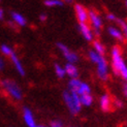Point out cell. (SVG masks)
<instances>
[{"label":"cell","mask_w":127,"mask_h":127,"mask_svg":"<svg viewBox=\"0 0 127 127\" xmlns=\"http://www.w3.org/2000/svg\"><path fill=\"white\" fill-rule=\"evenodd\" d=\"M10 59H11V62L14 63V65H15V67H16V69H17V71L20 73V75L24 77V75H25V68L23 67L21 61L19 60L18 56H17L15 53H12V54L10 55Z\"/></svg>","instance_id":"cell-10"},{"label":"cell","mask_w":127,"mask_h":127,"mask_svg":"<svg viewBox=\"0 0 127 127\" xmlns=\"http://www.w3.org/2000/svg\"><path fill=\"white\" fill-rule=\"evenodd\" d=\"M117 23L121 26V29H122V33H123V35L127 38V24L124 22V21H122V20H118L117 19Z\"/></svg>","instance_id":"cell-23"},{"label":"cell","mask_w":127,"mask_h":127,"mask_svg":"<svg viewBox=\"0 0 127 127\" xmlns=\"http://www.w3.org/2000/svg\"><path fill=\"white\" fill-rule=\"evenodd\" d=\"M64 1H66V2H68V3H70V2H72V0H63V2Z\"/></svg>","instance_id":"cell-33"},{"label":"cell","mask_w":127,"mask_h":127,"mask_svg":"<svg viewBox=\"0 0 127 127\" xmlns=\"http://www.w3.org/2000/svg\"><path fill=\"white\" fill-rule=\"evenodd\" d=\"M0 1H1V0H0Z\"/></svg>","instance_id":"cell-36"},{"label":"cell","mask_w":127,"mask_h":127,"mask_svg":"<svg viewBox=\"0 0 127 127\" xmlns=\"http://www.w3.org/2000/svg\"><path fill=\"white\" fill-rule=\"evenodd\" d=\"M112 62H113V69L114 72L120 74L121 70L126 67L125 63L123 61L122 55H121V49L119 47H114L112 50Z\"/></svg>","instance_id":"cell-3"},{"label":"cell","mask_w":127,"mask_h":127,"mask_svg":"<svg viewBox=\"0 0 127 127\" xmlns=\"http://www.w3.org/2000/svg\"><path fill=\"white\" fill-rule=\"evenodd\" d=\"M126 5H127V1H126Z\"/></svg>","instance_id":"cell-35"},{"label":"cell","mask_w":127,"mask_h":127,"mask_svg":"<svg viewBox=\"0 0 127 127\" xmlns=\"http://www.w3.org/2000/svg\"><path fill=\"white\" fill-rule=\"evenodd\" d=\"M100 107L103 112H109L112 109V100L107 94H103L100 97Z\"/></svg>","instance_id":"cell-9"},{"label":"cell","mask_w":127,"mask_h":127,"mask_svg":"<svg viewBox=\"0 0 127 127\" xmlns=\"http://www.w3.org/2000/svg\"><path fill=\"white\" fill-rule=\"evenodd\" d=\"M89 21L91 22L94 29L100 30V27H101V25H102V21H101L100 17L94 10H89Z\"/></svg>","instance_id":"cell-8"},{"label":"cell","mask_w":127,"mask_h":127,"mask_svg":"<svg viewBox=\"0 0 127 127\" xmlns=\"http://www.w3.org/2000/svg\"><path fill=\"white\" fill-rule=\"evenodd\" d=\"M74 11L75 16L79 23H87L89 21V11L81 4H75L74 5Z\"/></svg>","instance_id":"cell-4"},{"label":"cell","mask_w":127,"mask_h":127,"mask_svg":"<svg viewBox=\"0 0 127 127\" xmlns=\"http://www.w3.org/2000/svg\"><path fill=\"white\" fill-rule=\"evenodd\" d=\"M3 67H4V62H3V60L1 58H0V70H2Z\"/></svg>","instance_id":"cell-31"},{"label":"cell","mask_w":127,"mask_h":127,"mask_svg":"<svg viewBox=\"0 0 127 127\" xmlns=\"http://www.w3.org/2000/svg\"><path fill=\"white\" fill-rule=\"evenodd\" d=\"M65 69V72L67 75H69L71 79H74V78H78L79 75V71H78V68L75 67V65L73 64V63H69L67 62L66 65L64 67Z\"/></svg>","instance_id":"cell-12"},{"label":"cell","mask_w":127,"mask_h":127,"mask_svg":"<svg viewBox=\"0 0 127 127\" xmlns=\"http://www.w3.org/2000/svg\"><path fill=\"white\" fill-rule=\"evenodd\" d=\"M63 0H44V5L48 7H54V6H62Z\"/></svg>","instance_id":"cell-19"},{"label":"cell","mask_w":127,"mask_h":127,"mask_svg":"<svg viewBox=\"0 0 127 127\" xmlns=\"http://www.w3.org/2000/svg\"><path fill=\"white\" fill-rule=\"evenodd\" d=\"M55 72L57 74V77L60 78V79H63V78L65 77V74H66L64 67H62L59 64H55Z\"/></svg>","instance_id":"cell-21"},{"label":"cell","mask_w":127,"mask_h":127,"mask_svg":"<svg viewBox=\"0 0 127 127\" xmlns=\"http://www.w3.org/2000/svg\"><path fill=\"white\" fill-rule=\"evenodd\" d=\"M38 127H48V126H44V125H38Z\"/></svg>","instance_id":"cell-34"},{"label":"cell","mask_w":127,"mask_h":127,"mask_svg":"<svg viewBox=\"0 0 127 127\" xmlns=\"http://www.w3.org/2000/svg\"><path fill=\"white\" fill-rule=\"evenodd\" d=\"M23 117L25 120V123L27 124L28 127H38V125L36 124L35 119L33 117V114L28 107H24L23 109Z\"/></svg>","instance_id":"cell-6"},{"label":"cell","mask_w":127,"mask_h":127,"mask_svg":"<svg viewBox=\"0 0 127 127\" xmlns=\"http://www.w3.org/2000/svg\"><path fill=\"white\" fill-rule=\"evenodd\" d=\"M80 99H81L82 105H85V106L91 105L92 102H93V97L91 96V94H83V95H80Z\"/></svg>","instance_id":"cell-16"},{"label":"cell","mask_w":127,"mask_h":127,"mask_svg":"<svg viewBox=\"0 0 127 127\" xmlns=\"http://www.w3.org/2000/svg\"><path fill=\"white\" fill-rule=\"evenodd\" d=\"M109 33L111 34V36L114 37V38H116V39H118L120 41H123L124 40L123 33L120 30H118L117 28H115V27H110L109 28Z\"/></svg>","instance_id":"cell-13"},{"label":"cell","mask_w":127,"mask_h":127,"mask_svg":"<svg viewBox=\"0 0 127 127\" xmlns=\"http://www.w3.org/2000/svg\"><path fill=\"white\" fill-rule=\"evenodd\" d=\"M1 86L4 88V90L7 92L12 98L16 100H21L23 97L22 90L14 81L11 80H2L1 81Z\"/></svg>","instance_id":"cell-2"},{"label":"cell","mask_w":127,"mask_h":127,"mask_svg":"<svg viewBox=\"0 0 127 127\" xmlns=\"http://www.w3.org/2000/svg\"><path fill=\"white\" fill-rule=\"evenodd\" d=\"M90 92H91V89H90V87H89L88 84L81 83V85H80V87L78 89V92L77 93L79 95H83V94H90Z\"/></svg>","instance_id":"cell-17"},{"label":"cell","mask_w":127,"mask_h":127,"mask_svg":"<svg viewBox=\"0 0 127 127\" xmlns=\"http://www.w3.org/2000/svg\"><path fill=\"white\" fill-rule=\"evenodd\" d=\"M107 19H109L110 21H117V18L114 16L113 14H109V15H107Z\"/></svg>","instance_id":"cell-27"},{"label":"cell","mask_w":127,"mask_h":127,"mask_svg":"<svg viewBox=\"0 0 127 127\" xmlns=\"http://www.w3.org/2000/svg\"><path fill=\"white\" fill-rule=\"evenodd\" d=\"M0 51H1V53L4 56H7V57H10V55L14 53L12 49L9 46H7V44H1V47H0Z\"/></svg>","instance_id":"cell-22"},{"label":"cell","mask_w":127,"mask_h":127,"mask_svg":"<svg viewBox=\"0 0 127 127\" xmlns=\"http://www.w3.org/2000/svg\"><path fill=\"white\" fill-rule=\"evenodd\" d=\"M97 64V74L99 79L101 80H107V77H109V70H107V63L105 61V59L103 58V56L100 58V60L96 63Z\"/></svg>","instance_id":"cell-5"},{"label":"cell","mask_w":127,"mask_h":127,"mask_svg":"<svg viewBox=\"0 0 127 127\" xmlns=\"http://www.w3.org/2000/svg\"><path fill=\"white\" fill-rule=\"evenodd\" d=\"M81 83H82V82H81L78 78L71 79L70 81H69V83H68V89H69V91L78 92V89H79Z\"/></svg>","instance_id":"cell-15"},{"label":"cell","mask_w":127,"mask_h":127,"mask_svg":"<svg viewBox=\"0 0 127 127\" xmlns=\"http://www.w3.org/2000/svg\"><path fill=\"white\" fill-rule=\"evenodd\" d=\"M79 28H80V31H81L82 35L84 36V38L86 40H88V41H92L93 40L94 33H93L92 29L87 25V23H80Z\"/></svg>","instance_id":"cell-7"},{"label":"cell","mask_w":127,"mask_h":127,"mask_svg":"<svg viewBox=\"0 0 127 127\" xmlns=\"http://www.w3.org/2000/svg\"><path fill=\"white\" fill-rule=\"evenodd\" d=\"M57 47H58L59 51H61V52H62V54H63V53H65L66 51H68V50H69V49H68V47H66L64 43H61V42L57 43Z\"/></svg>","instance_id":"cell-24"},{"label":"cell","mask_w":127,"mask_h":127,"mask_svg":"<svg viewBox=\"0 0 127 127\" xmlns=\"http://www.w3.org/2000/svg\"><path fill=\"white\" fill-rule=\"evenodd\" d=\"M3 19H4V10L0 8V20H3Z\"/></svg>","instance_id":"cell-30"},{"label":"cell","mask_w":127,"mask_h":127,"mask_svg":"<svg viewBox=\"0 0 127 127\" xmlns=\"http://www.w3.org/2000/svg\"><path fill=\"white\" fill-rule=\"evenodd\" d=\"M93 48H94L95 52H97L98 54H100V55L103 56V54H104V52H105V49H104L103 44L101 43V42H99L98 40H95V41L93 42Z\"/></svg>","instance_id":"cell-18"},{"label":"cell","mask_w":127,"mask_h":127,"mask_svg":"<svg viewBox=\"0 0 127 127\" xmlns=\"http://www.w3.org/2000/svg\"><path fill=\"white\" fill-rule=\"evenodd\" d=\"M63 99L65 101V104L67 105L68 110L70 111L72 115H77L81 111L82 103L80 99V95L77 92L73 91H64L63 93Z\"/></svg>","instance_id":"cell-1"},{"label":"cell","mask_w":127,"mask_h":127,"mask_svg":"<svg viewBox=\"0 0 127 127\" xmlns=\"http://www.w3.org/2000/svg\"><path fill=\"white\" fill-rule=\"evenodd\" d=\"M39 19H40V21H46L47 20V15H44V14H41L40 16H39Z\"/></svg>","instance_id":"cell-29"},{"label":"cell","mask_w":127,"mask_h":127,"mask_svg":"<svg viewBox=\"0 0 127 127\" xmlns=\"http://www.w3.org/2000/svg\"><path fill=\"white\" fill-rule=\"evenodd\" d=\"M63 55H64V57H65V59L67 60V62H69V63H74L78 61V59H79V57H78V55L75 54L74 52H71L70 50H68V51H66L65 53H63Z\"/></svg>","instance_id":"cell-14"},{"label":"cell","mask_w":127,"mask_h":127,"mask_svg":"<svg viewBox=\"0 0 127 127\" xmlns=\"http://www.w3.org/2000/svg\"><path fill=\"white\" fill-rule=\"evenodd\" d=\"M10 17H11V20L14 21L15 24L19 25V26H21V27L26 26L27 21H26V19H25L21 14H19V12H16V11H12L11 14H10Z\"/></svg>","instance_id":"cell-11"},{"label":"cell","mask_w":127,"mask_h":127,"mask_svg":"<svg viewBox=\"0 0 127 127\" xmlns=\"http://www.w3.org/2000/svg\"><path fill=\"white\" fill-rule=\"evenodd\" d=\"M120 75H121L123 79L127 80V66H126L125 68H123L122 70H121V72H120Z\"/></svg>","instance_id":"cell-26"},{"label":"cell","mask_w":127,"mask_h":127,"mask_svg":"<svg viewBox=\"0 0 127 127\" xmlns=\"http://www.w3.org/2000/svg\"><path fill=\"white\" fill-rule=\"evenodd\" d=\"M123 91H124V94L127 96V84H126V85H124V89H123Z\"/></svg>","instance_id":"cell-32"},{"label":"cell","mask_w":127,"mask_h":127,"mask_svg":"<svg viewBox=\"0 0 127 127\" xmlns=\"http://www.w3.org/2000/svg\"><path fill=\"white\" fill-rule=\"evenodd\" d=\"M114 103H115V105H116L117 107H121V106H122V102H121L120 100H118V99H116V100H115V102H114Z\"/></svg>","instance_id":"cell-28"},{"label":"cell","mask_w":127,"mask_h":127,"mask_svg":"<svg viewBox=\"0 0 127 127\" xmlns=\"http://www.w3.org/2000/svg\"><path fill=\"white\" fill-rule=\"evenodd\" d=\"M89 58H90V60L93 62V63H97L99 60H100V58L102 57V55H100V54H98L97 52H95L94 50H92V51H89Z\"/></svg>","instance_id":"cell-20"},{"label":"cell","mask_w":127,"mask_h":127,"mask_svg":"<svg viewBox=\"0 0 127 127\" xmlns=\"http://www.w3.org/2000/svg\"><path fill=\"white\" fill-rule=\"evenodd\" d=\"M50 127H63V124H62L61 121L56 120V121H52V122H51Z\"/></svg>","instance_id":"cell-25"}]
</instances>
